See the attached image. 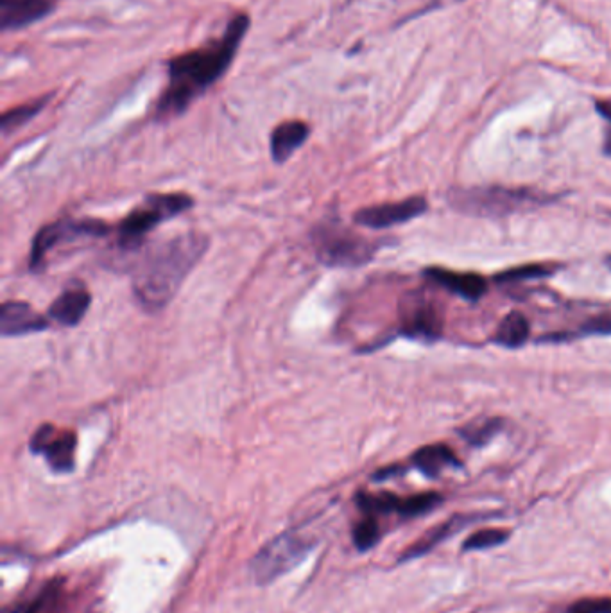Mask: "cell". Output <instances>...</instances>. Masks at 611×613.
<instances>
[{"mask_svg": "<svg viewBox=\"0 0 611 613\" xmlns=\"http://www.w3.org/2000/svg\"><path fill=\"white\" fill-rule=\"evenodd\" d=\"M250 18L239 15L226 29L223 40L208 45L198 51L187 52L171 61L169 87L158 104V113L162 117H173L185 112L190 103L203 94L210 85L223 76L230 67L235 52L239 49L242 36L246 35Z\"/></svg>", "mask_w": 611, "mask_h": 613, "instance_id": "1", "label": "cell"}, {"mask_svg": "<svg viewBox=\"0 0 611 613\" xmlns=\"http://www.w3.org/2000/svg\"><path fill=\"white\" fill-rule=\"evenodd\" d=\"M208 237L199 232L181 234L149 251L133 275V293L142 309L164 311L180 291L185 278L208 250Z\"/></svg>", "mask_w": 611, "mask_h": 613, "instance_id": "2", "label": "cell"}, {"mask_svg": "<svg viewBox=\"0 0 611 613\" xmlns=\"http://www.w3.org/2000/svg\"><path fill=\"white\" fill-rule=\"evenodd\" d=\"M194 205V199L189 194H151L137 208H133L128 216L122 219L117 228V246L124 251H135L142 246L147 235L156 226L178 217Z\"/></svg>", "mask_w": 611, "mask_h": 613, "instance_id": "3", "label": "cell"}, {"mask_svg": "<svg viewBox=\"0 0 611 613\" xmlns=\"http://www.w3.org/2000/svg\"><path fill=\"white\" fill-rule=\"evenodd\" d=\"M551 198L534 190L508 187H470L450 190V205L463 214L475 217H502L515 214L525 207L542 205Z\"/></svg>", "mask_w": 611, "mask_h": 613, "instance_id": "4", "label": "cell"}, {"mask_svg": "<svg viewBox=\"0 0 611 613\" xmlns=\"http://www.w3.org/2000/svg\"><path fill=\"white\" fill-rule=\"evenodd\" d=\"M310 237L314 242V250H316L318 259L325 266H332V268L364 266L373 259L377 251L375 242L353 234L352 230H348L336 219L323 221L321 225L312 230Z\"/></svg>", "mask_w": 611, "mask_h": 613, "instance_id": "5", "label": "cell"}, {"mask_svg": "<svg viewBox=\"0 0 611 613\" xmlns=\"http://www.w3.org/2000/svg\"><path fill=\"white\" fill-rule=\"evenodd\" d=\"M312 547L314 544L305 536L294 531H285L267 542L259 553L253 556L250 563L251 578L260 587H266L291 572L294 567H298L312 551Z\"/></svg>", "mask_w": 611, "mask_h": 613, "instance_id": "6", "label": "cell"}, {"mask_svg": "<svg viewBox=\"0 0 611 613\" xmlns=\"http://www.w3.org/2000/svg\"><path fill=\"white\" fill-rule=\"evenodd\" d=\"M108 232L110 226L99 219H63L45 225L38 230L31 244L29 268L35 273L44 271L49 255L61 244H69L88 237H104Z\"/></svg>", "mask_w": 611, "mask_h": 613, "instance_id": "7", "label": "cell"}, {"mask_svg": "<svg viewBox=\"0 0 611 613\" xmlns=\"http://www.w3.org/2000/svg\"><path fill=\"white\" fill-rule=\"evenodd\" d=\"M29 447L35 454H42L56 474H69L74 470L78 449L76 432L61 431L51 424L40 425Z\"/></svg>", "mask_w": 611, "mask_h": 613, "instance_id": "8", "label": "cell"}, {"mask_svg": "<svg viewBox=\"0 0 611 613\" xmlns=\"http://www.w3.org/2000/svg\"><path fill=\"white\" fill-rule=\"evenodd\" d=\"M405 336L438 339L443 332V316L438 305L422 293L407 294L400 307Z\"/></svg>", "mask_w": 611, "mask_h": 613, "instance_id": "9", "label": "cell"}, {"mask_svg": "<svg viewBox=\"0 0 611 613\" xmlns=\"http://www.w3.org/2000/svg\"><path fill=\"white\" fill-rule=\"evenodd\" d=\"M429 203L422 196L402 199L396 203H384L375 207H366L357 210L353 214V221L359 226H366L371 230H384L391 226L404 225L413 221L416 217L422 216L427 212Z\"/></svg>", "mask_w": 611, "mask_h": 613, "instance_id": "10", "label": "cell"}, {"mask_svg": "<svg viewBox=\"0 0 611 613\" xmlns=\"http://www.w3.org/2000/svg\"><path fill=\"white\" fill-rule=\"evenodd\" d=\"M49 329V321L26 302H4L0 307V334L27 336Z\"/></svg>", "mask_w": 611, "mask_h": 613, "instance_id": "11", "label": "cell"}, {"mask_svg": "<svg viewBox=\"0 0 611 613\" xmlns=\"http://www.w3.org/2000/svg\"><path fill=\"white\" fill-rule=\"evenodd\" d=\"M425 277L468 302L481 300L488 291L486 278L477 273H459V271H450V269L429 268L425 269Z\"/></svg>", "mask_w": 611, "mask_h": 613, "instance_id": "12", "label": "cell"}, {"mask_svg": "<svg viewBox=\"0 0 611 613\" xmlns=\"http://www.w3.org/2000/svg\"><path fill=\"white\" fill-rule=\"evenodd\" d=\"M92 303V294L85 287H69L51 303L49 316L63 327H76L85 318Z\"/></svg>", "mask_w": 611, "mask_h": 613, "instance_id": "13", "label": "cell"}, {"mask_svg": "<svg viewBox=\"0 0 611 613\" xmlns=\"http://www.w3.org/2000/svg\"><path fill=\"white\" fill-rule=\"evenodd\" d=\"M51 9L49 0H0V26L4 31L29 26Z\"/></svg>", "mask_w": 611, "mask_h": 613, "instance_id": "14", "label": "cell"}, {"mask_svg": "<svg viewBox=\"0 0 611 613\" xmlns=\"http://www.w3.org/2000/svg\"><path fill=\"white\" fill-rule=\"evenodd\" d=\"M310 128L302 121H289L280 124L271 133V156L276 164H284L307 142Z\"/></svg>", "mask_w": 611, "mask_h": 613, "instance_id": "15", "label": "cell"}, {"mask_svg": "<svg viewBox=\"0 0 611 613\" xmlns=\"http://www.w3.org/2000/svg\"><path fill=\"white\" fill-rule=\"evenodd\" d=\"M413 465L427 477H438L445 468L459 467V459L445 443H434L414 452Z\"/></svg>", "mask_w": 611, "mask_h": 613, "instance_id": "16", "label": "cell"}, {"mask_svg": "<svg viewBox=\"0 0 611 613\" xmlns=\"http://www.w3.org/2000/svg\"><path fill=\"white\" fill-rule=\"evenodd\" d=\"M531 334V325L520 312H509L504 320L500 321L499 329L495 332V341L506 348H520Z\"/></svg>", "mask_w": 611, "mask_h": 613, "instance_id": "17", "label": "cell"}, {"mask_svg": "<svg viewBox=\"0 0 611 613\" xmlns=\"http://www.w3.org/2000/svg\"><path fill=\"white\" fill-rule=\"evenodd\" d=\"M45 104H47V99H40V101H35V103L22 104V106L4 113L2 115V122H0L2 133L9 135L11 131L22 128L24 124H27L31 119H35L36 115L44 110Z\"/></svg>", "mask_w": 611, "mask_h": 613, "instance_id": "18", "label": "cell"}, {"mask_svg": "<svg viewBox=\"0 0 611 613\" xmlns=\"http://www.w3.org/2000/svg\"><path fill=\"white\" fill-rule=\"evenodd\" d=\"M441 495L439 493L429 492L413 495L409 499H400L398 504V515H402L405 519H414V517H422L425 513L434 510L436 506L441 504Z\"/></svg>", "mask_w": 611, "mask_h": 613, "instance_id": "19", "label": "cell"}, {"mask_svg": "<svg viewBox=\"0 0 611 613\" xmlns=\"http://www.w3.org/2000/svg\"><path fill=\"white\" fill-rule=\"evenodd\" d=\"M457 520H448L445 524H441V526L434 527L431 533H427V535L420 538L416 544L411 547V549H407L404 554H402V560H414V558H418V556H422V554L429 553L434 545H438L441 540H445L450 533H454L456 531Z\"/></svg>", "mask_w": 611, "mask_h": 613, "instance_id": "20", "label": "cell"}, {"mask_svg": "<svg viewBox=\"0 0 611 613\" xmlns=\"http://www.w3.org/2000/svg\"><path fill=\"white\" fill-rule=\"evenodd\" d=\"M556 271L554 266H547V264H525V266H518V268L508 269V271H502L497 275V282H524V280H540V278L551 277L552 273Z\"/></svg>", "mask_w": 611, "mask_h": 613, "instance_id": "21", "label": "cell"}, {"mask_svg": "<svg viewBox=\"0 0 611 613\" xmlns=\"http://www.w3.org/2000/svg\"><path fill=\"white\" fill-rule=\"evenodd\" d=\"M509 538V531L506 529H481L475 531L474 535L466 538L465 551H484L502 545Z\"/></svg>", "mask_w": 611, "mask_h": 613, "instance_id": "22", "label": "cell"}, {"mask_svg": "<svg viewBox=\"0 0 611 613\" xmlns=\"http://www.w3.org/2000/svg\"><path fill=\"white\" fill-rule=\"evenodd\" d=\"M504 427V422L499 418H491V420H484L481 424L470 425L461 431L463 438L468 443H472L475 447H481L486 445L488 441L497 434Z\"/></svg>", "mask_w": 611, "mask_h": 613, "instance_id": "23", "label": "cell"}, {"mask_svg": "<svg viewBox=\"0 0 611 613\" xmlns=\"http://www.w3.org/2000/svg\"><path fill=\"white\" fill-rule=\"evenodd\" d=\"M379 538V524H377L375 517H371V515H366V519L359 522L357 527L353 529V544L359 551H368L379 542Z\"/></svg>", "mask_w": 611, "mask_h": 613, "instance_id": "24", "label": "cell"}, {"mask_svg": "<svg viewBox=\"0 0 611 613\" xmlns=\"http://www.w3.org/2000/svg\"><path fill=\"white\" fill-rule=\"evenodd\" d=\"M579 334H601V336H611V312H604L599 316H594L586 321L585 325L579 329Z\"/></svg>", "mask_w": 611, "mask_h": 613, "instance_id": "25", "label": "cell"}, {"mask_svg": "<svg viewBox=\"0 0 611 613\" xmlns=\"http://www.w3.org/2000/svg\"><path fill=\"white\" fill-rule=\"evenodd\" d=\"M568 613H611V599H586L570 606Z\"/></svg>", "mask_w": 611, "mask_h": 613, "instance_id": "26", "label": "cell"}, {"mask_svg": "<svg viewBox=\"0 0 611 613\" xmlns=\"http://www.w3.org/2000/svg\"><path fill=\"white\" fill-rule=\"evenodd\" d=\"M595 106H597V112L601 113L606 121L611 122V101H597Z\"/></svg>", "mask_w": 611, "mask_h": 613, "instance_id": "27", "label": "cell"}, {"mask_svg": "<svg viewBox=\"0 0 611 613\" xmlns=\"http://www.w3.org/2000/svg\"><path fill=\"white\" fill-rule=\"evenodd\" d=\"M604 149H606V155L611 156V131L606 133V142H604Z\"/></svg>", "mask_w": 611, "mask_h": 613, "instance_id": "28", "label": "cell"}, {"mask_svg": "<svg viewBox=\"0 0 611 613\" xmlns=\"http://www.w3.org/2000/svg\"><path fill=\"white\" fill-rule=\"evenodd\" d=\"M606 266L611 269V255L610 257H606Z\"/></svg>", "mask_w": 611, "mask_h": 613, "instance_id": "29", "label": "cell"}]
</instances>
